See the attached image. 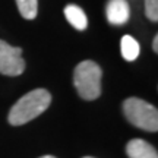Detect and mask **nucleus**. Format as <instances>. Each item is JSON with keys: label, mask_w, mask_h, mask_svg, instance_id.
Returning <instances> with one entry per match:
<instances>
[{"label": "nucleus", "mask_w": 158, "mask_h": 158, "mask_svg": "<svg viewBox=\"0 0 158 158\" xmlns=\"http://www.w3.org/2000/svg\"><path fill=\"white\" fill-rule=\"evenodd\" d=\"M51 102V95L47 89L38 88L21 97L9 111V123L12 126H22L28 123L48 108Z\"/></svg>", "instance_id": "1"}, {"label": "nucleus", "mask_w": 158, "mask_h": 158, "mask_svg": "<svg viewBox=\"0 0 158 158\" xmlns=\"http://www.w3.org/2000/svg\"><path fill=\"white\" fill-rule=\"evenodd\" d=\"M101 68L92 60L81 62L75 68L73 84L81 98L86 101L97 100L101 95Z\"/></svg>", "instance_id": "2"}, {"label": "nucleus", "mask_w": 158, "mask_h": 158, "mask_svg": "<svg viewBox=\"0 0 158 158\" xmlns=\"http://www.w3.org/2000/svg\"><path fill=\"white\" fill-rule=\"evenodd\" d=\"M123 111L129 123L139 129L148 132H157L158 130V111L157 107L152 104L143 101L141 98H127L123 102Z\"/></svg>", "instance_id": "3"}, {"label": "nucleus", "mask_w": 158, "mask_h": 158, "mask_svg": "<svg viewBox=\"0 0 158 158\" xmlns=\"http://www.w3.org/2000/svg\"><path fill=\"white\" fill-rule=\"evenodd\" d=\"M25 70L22 48L13 47L0 40V73L6 76H18Z\"/></svg>", "instance_id": "4"}, {"label": "nucleus", "mask_w": 158, "mask_h": 158, "mask_svg": "<svg viewBox=\"0 0 158 158\" xmlns=\"http://www.w3.org/2000/svg\"><path fill=\"white\" fill-rule=\"evenodd\" d=\"M130 16V9L126 0H110L107 3V19L113 25H123Z\"/></svg>", "instance_id": "5"}, {"label": "nucleus", "mask_w": 158, "mask_h": 158, "mask_svg": "<svg viewBox=\"0 0 158 158\" xmlns=\"http://www.w3.org/2000/svg\"><path fill=\"white\" fill-rule=\"evenodd\" d=\"M126 154L129 158H158L157 149L143 139H132L126 145Z\"/></svg>", "instance_id": "6"}, {"label": "nucleus", "mask_w": 158, "mask_h": 158, "mask_svg": "<svg viewBox=\"0 0 158 158\" xmlns=\"http://www.w3.org/2000/svg\"><path fill=\"white\" fill-rule=\"evenodd\" d=\"M64 16L68 19V22L79 31H84L86 28V25H88V19H86L85 12L76 5L66 6L64 7Z\"/></svg>", "instance_id": "7"}, {"label": "nucleus", "mask_w": 158, "mask_h": 158, "mask_svg": "<svg viewBox=\"0 0 158 158\" xmlns=\"http://www.w3.org/2000/svg\"><path fill=\"white\" fill-rule=\"evenodd\" d=\"M120 50H122V56H123L124 60L127 62H133L138 59L139 56V51H141V47L138 44L133 37L130 35H124L122 38V43H120Z\"/></svg>", "instance_id": "8"}, {"label": "nucleus", "mask_w": 158, "mask_h": 158, "mask_svg": "<svg viewBox=\"0 0 158 158\" xmlns=\"http://www.w3.org/2000/svg\"><path fill=\"white\" fill-rule=\"evenodd\" d=\"M19 13L22 15L25 19H35L37 13H38V0H16Z\"/></svg>", "instance_id": "9"}, {"label": "nucleus", "mask_w": 158, "mask_h": 158, "mask_svg": "<svg viewBox=\"0 0 158 158\" xmlns=\"http://www.w3.org/2000/svg\"><path fill=\"white\" fill-rule=\"evenodd\" d=\"M145 13L152 22L158 21V0H145Z\"/></svg>", "instance_id": "10"}, {"label": "nucleus", "mask_w": 158, "mask_h": 158, "mask_svg": "<svg viewBox=\"0 0 158 158\" xmlns=\"http://www.w3.org/2000/svg\"><path fill=\"white\" fill-rule=\"evenodd\" d=\"M152 48H154V51H155V53L158 51V35H155V37H154V41H152Z\"/></svg>", "instance_id": "11"}, {"label": "nucleus", "mask_w": 158, "mask_h": 158, "mask_svg": "<svg viewBox=\"0 0 158 158\" xmlns=\"http://www.w3.org/2000/svg\"><path fill=\"white\" fill-rule=\"evenodd\" d=\"M40 158H56V157H53V155H44V157H40Z\"/></svg>", "instance_id": "12"}, {"label": "nucleus", "mask_w": 158, "mask_h": 158, "mask_svg": "<svg viewBox=\"0 0 158 158\" xmlns=\"http://www.w3.org/2000/svg\"><path fill=\"white\" fill-rule=\"evenodd\" d=\"M84 158H92V157H84Z\"/></svg>", "instance_id": "13"}]
</instances>
